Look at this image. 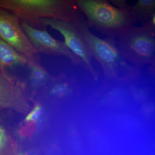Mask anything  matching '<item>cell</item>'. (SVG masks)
<instances>
[{"instance_id":"obj_4","label":"cell","mask_w":155,"mask_h":155,"mask_svg":"<svg viewBox=\"0 0 155 155\" xmlns=\"http://www.w3.org/2000/svg\"><path fill=\"white\" fill-rule=\"evenodd\" d=\"M122 58L137 69L146 65L155 67V28L142 25L128 28L116 39Z\"/></svg>"},{"instance_id":"obj_8","label":"cell","mask_w":155,"mask_h":155,"mask_svg":"<svg viewBox=\"0 0 155 155\" xmlns=\"http://www.w3.org/2000/svg\"><path fill=\"white\" fill-rule=\"evenodd\" d=\"M31 108L25 85L11 75L0 71V110L7 109L25 116Z\"/></svg>"},{"instance_id":"obj_12","label":"cell","mask_w":155,"mask_h":155,"mask_svg":"<svg viewBox=\"0 0 155 155\" xmlns=\"http://www.w3.org/2000/svg\"><path fill=\"white\" fill-rule=\"evenodd\" d=\"M17 144L5 123L0 118V155H14Z\"/></svg>"},{"instance_id":"obj_9","label":"cell","mask_w":155,"mask_h":155,"mask_svg":"<svg viewBox=\"0 0 155 155\" xmlns=\"http://www.w3.org/2000/svg\"><path fill=\"white\" fill-rule=\"evenodd\" d=\"M28 59L18 52L0 38V71L10 74L9 71L18 66L28 64Z\"/></svg>"},{"instance_id":"obj_6","label":"cell","mask_w":155,"mask_h":155,"mask_svg":"<svg viewBox=\"0 0 155 155\" xmlns=\"http://www.w3.org/2000/svg\"><path fill=\"white\" fill-rule=\"evenodd\" d=\"M0 38L29 60L37 61V54L28 36L13 14L0 8Z\"/></svg>"},{"instance_id":"obj_10","label":"cell","mask_w":155,"mask_h":155,"mask_svg":"<svg viewBox=\"0 0 155 155\" xmlns=\"http://www.w3.org/2000/svg\"><path fill=\"white\" fill-rule=\"evenodd\" d=\"M126 11L137 22L144 24L155 15V0H139L133 6L127 4Z\"/></svg>"},{"instance_id":"obj_11","label":"cell","mask_w":155,"mask_h":155,"mask_svg":"<svg viewBox=\"0 0 155 155\" xmlns=\"http://www.w3.org/2000/svg\"><path fill=\"white\" fill-rule=\"evenodd\" d=\"M27 65L30 68L29 81L31 88L36 91L45 87L52 77L35 60L28 59Z\"/></svg>"},{"instance_id":"obj_7","label":"cell","mask_w":155,"mask_h":155,"mask_svg":"<svg viewBox=\"0 0 155 155\" xmlns=\"http://www.w3.org/2000/svg\"><path fill=\"white\" fill-rule=\"evenodd\" d=\"M21 25L37 54L64 56L74 65H81L84 67L81 59L69 49L65 42L54 38L45 28L43 30L37 29L24 21H22Z\"/></svg>"},{"instance_id":"obj_14","label":"cell","mask_w":155,"mask_h":155,"mask_svg":"<svg viewBox=\"0 0 155 155\" xmlns=\"http://www.w3.org/2000/svg\"><path fill=\"white\" fill-rule=\"evenodd\" d=\"M43 109L41 105L36 104L31 108L28 114L25 115L24 121L26 123L38 121L41 117Z\"/></svg>"},{"instance_id":"obj_15","label":"cell","mask_w":155,"mask_h":155,"mask_svg":"<svg viewBox=\"0 0 155 155\" xmlns=\"http://www.w3.org/2000/svg\"><path fill=\"white\" fill-rule=\"evenodd\" d=\"M14 155H37L33 151H26L25 152H19L16 153L14 154Z\"/></svg>"},{"instance_id":"obj_1","label":"cell","mask_w":155,"mask_h":155,"mask_svg":"<svg viewBox=\"0 0 155 155\" xmlns=\"http://www.w3.org/2000/svg\"><path fill=\"white\" fill-rule=\"evenodd\" d=\"M0 8L9 10L27 22L41 25L40 19H53L76 23L86 20L75 0H0Z\"/></svg>"},{"instance_id":"obj_13","label":"cell","mask_w":155,"mask_h":155,"mask_svg":"<svg viewBox=\"0 0 155 155\" xmlns=\"http://www.w3.org/2000/svg\"><path fill=\"white\" fill-rule=\"evenodd\" d=\"M52 85L50 89L51 95L58 98L67 97L72 91L71 84L67 81L64 75L52 78Z\"/></svg>"},{"instance_id":"obj_5","label":"cell","mask_w":155,"mask_h":155,"mask_svg":"<svg viewBox=\"0 0 155 155\" xmlns=\"http://www.w3.org/2000/svg\"><path fill=\"white\" fill-rule=\"evenodd\" d=\"M41 26H49L58 31L64 36L65 44L69 49L81 59L84 68L93 76L95 80L99 78V73L92 65L93 57L85 41L78 31L75 23L57 19L42 18L39 20Z\"/></svg>"},{"instance_id":"obj_2","label":"cell","mask_w":155,"mask_h":155,"mask_svg":"<svg viewBox=\"0 0 155 155\" xmlns=\"http://www.w3.org/2000/svg\"><path fill=\"white\" fill-rule=\"evenodd\" d=\"M75 23L78 31L85 41L91 54L99 63L108 78L129 80L138 76L139 69L126 63L119 53L116 39L100 38L92 34L86 20Z\"/></svg>"},{"instance_id":"obj_3","label":"cell","mask_w":155,"mask_h":155,"mask_svg":"<svg viewBox=\"0 0 155 155\" xmlns=\"http://www.w3.org/2000/svg\"><path fill=\"white\" fill-rule=\"evenodd\" d=\"M84 15L89 28L116 39L125 31L134 26L136 21L126 11L117 8L107 0H75Z\"/></svg>"}]
</instances>
